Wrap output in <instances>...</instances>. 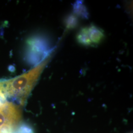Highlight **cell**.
Returning <instances> with one entry per match:
<instances>
[{
    "instance_id": "4",
    "label": "cell",
    "mask_w": 133,
    "mask_h": 133,
    "mask_svg": "<svg viewBox=\"0 0 133 133\" xmlns=\"http://www.w3.org/2000/svg\"><path fill=\"white\" fill-rule=\"evenodd\" d=\"M73 11L74 15L81 17L82 18L87 19L88 18V12L87 9L81 1H77L73 5Z\"/></svg>"
},
{
    "instance_id": "2",
    "label": "cell",
    "mask_w": 133,
    "mask_h": 133,
    "mask_svg": "<svg viewBox=\"0 0 133 133\" xmlns=\"http://www.w3.org/2000/svg\"><path fill=\"white\" fill-rule=\"evenodd\" d=\"M21 119L19 105L8 101L0 104V128L6 125L17 126Z\"/></svg>"
},
{
    "instance_id": "3",
    "label": "cell",
    "mask_w": 133,
    "mask_h": 133,
    "mask_svg": "<svg viewBox=\"0 0 133 133\" xmlns=\"http://www.w3.org/2000/svg\"><path fill=\"white\" fill-rule=\"evenodd\" d=\"M88 35L92 44L100 43L105 37V35L102 30L95 25H91L88 27Z\"/></svg>"
},
{
    "instance_id": "7",
    "label": "cell",
    "mask_w": 133,
    "mask_h": 133,
    "mask_svg": "<svg viewBox=\"0 0 133 133\" xmlns=\"http://www.w3.org/2000/svg\"><path fill=\"white\" fill-rule=\"evenodd\" d=\"M17 127L12 125H6L0 128V133H16Z\"/></svg>"
},
{
    "instance_id": "5",
    "label": "cell",
    "mask_w": 133,
    "mask_h": 133,
    "mask_svg": "<svg viewBox=\"0 0 133 133\" xmlns=\"http://www.w3.org/2000/svg\"><path fill=\"white\" fill-rule=\"evenodd\" d=\"M76 40L78 43L84 46H89L93 44L89 37L88 27L81 29L76 35Z\"/></svg>"
},
{
    "instance_id": "1",
    "label": "cell",
    "mask_w": 133,
    "mask_h": 133,
    "mask_svg": "<svg viewBox=\"0 0 133 133\" xmlns=\"http://www.w3.org/2000/svg\"><path fill=\"white\" fill-rule=\"evenodd\" d=\"M49 56L33 69L20 76L0 81V97L10 99L24 105L44 69L51 59Z\"/></svg>"
},
{
    "instance_id": "6",
    "label": "cell",
    "mask_w": 133,
    "mask_h": 133,
    "mask_svg": "<svg viewBox=\"0 0 133 133\" xmlns=\"http://www.w3.org/2000/svg\"><path fill=\"white\" fill-rule=\"evenodd\" d=\"M78 21L77 17L74 14L69 15L65 19V24L68 29L75 28L77 26Z\"/></svg>"
},
{
    "instance_id": "8",
    "label": "cell",
    "mask_w": 133,
    "mask_h": 133,
    "mask_svg": "<svg viewBox=\"0 0 133 133\" xmlns=\"http://www.w3.org/2000/svg\"><path fill=\"white\" fill-rule=\"evenodd\" d=\"M16 133H34L33 130L28 125L22 124L17 127Z\"/></svg>"
}]
</instances>
